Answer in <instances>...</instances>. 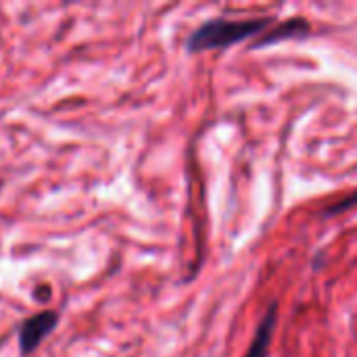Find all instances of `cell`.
I'll return each mask as SVG.
<instances>
[{"instance_id": "cell-1", "label": "cell", "mask_w": 357, "mask_h": 357, "mask_svg": "<svg viewBox=\"0 0 357 357\" xmlns=\"http://www.w3.org/2000/svg\"><path fill=\"white\" fill-rule=\"evenodd\" d=\"M270 23V19H211L190 33L186 46L190 52L228 48L261 33Z\"/></svg>"}, {"instance_id": "cell-2", "label": "cell", "mask_w": 357, "mask_h": 357, "mask_svg": "<svg viewBox=\"0 0 357 357\" xmlns=\"http://www.w3.org/2000/svg\"><path fill=\"white\" fill-rule=\"evenodd\" d=\"M59 326V312L46 310L27 318L19 328V349L23 356L33 354Z\"/></svg>"}, {"instance_id": "cell-3", "label": "cell", "mask_w": 357, "mask_h": 357, "mask_svg": "<svg viewBox=\"0 0 357 357\" xmlns=\"http://www.w3.org/2000/svg\"><path fill=\"white\" fill-rule=\"evenodd\" d=\"M276 318H278V305L272 303L268 314L261 318L257 331H255V337L247 349L245 357H268L270 356V345H272V339H274V328H276Z\"/></svg>"}, {"instance_id": "cell-4", "label": "cell", "mask_w": 357, "mask_h": 357, "mask_svg": "<svg viewBox=\"0 0 357 357\" xmlns=\"http://www.w3.org/2000/svg\"><path fill=\"white\" fill-rule=\"evenodd\" d=\"M310 31V23L305 19H289V21H282L278 27H274L272 31H268L259 42L257 46H270V44H276L280 40H289V38H301Z\"/></svg>"}]
</instances>
